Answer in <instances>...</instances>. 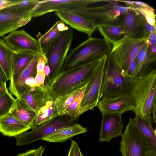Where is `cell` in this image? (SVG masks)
Segmentation results:
<instances>
[{
  "label": "cell",
  "mask_w": 156,
  "mask_h": 156,
  "mask_svg": "<svg viewBox=\"0 0 156 156\" xmlns=\"http://www.w3.org/2000/svg\"><path fill=\"white\" fill-rule=\"evenodd\" d=\"M101 59L63 70L45 85L55 98L81 88L89 83Z\"/></svg>",
  "instance_id": "1"
},
{
  "label": "cell",
  "mask_w": 156,
  "mask_h": 156,
  "mask_svg": "<svg viewBox=\"0 0 156 156\" xmlns=\"http://www.w3.org/2000/svg\"><path fill=\"white\" fill-rule=\"evenodd\" d=\"M156 70L153 69L132 83L128 93L135 105L133 111L143 115L150 114L156 103Z\"/></svg>",
  "instance_id": "2"
},
{
  "label": "cell",
  "mask_w": 156,
  "mask_h": 156,
  "mask_svg": "<svg viewBox=\"0 0 156 156\" xmlns=\"http://www.w3.org/2000/svg\"><path fill=\"white\" fill-rule=\"evenodd\" d=\"M103 3L95 7H86L69 11L92 21L98 26L100 25H120L124 14L129 10L135 9L123 3L121 4L118 0H104Z\"/></svg>",
  "instance_id": "3"
},
{
  "label": "cell",
  "mask_w": 156,
  "mask_h": 156,
  "mask_svg": "<svg viewBox=\"0 0 156 156\" xmlns=\"http://www.w3.org/2000/svg\"><path fill=\"white\" fill-rule=\"evenodd\" d=\"M112 46L105 39L89 37L68 54L63 70L82 65L108 55Z\"/></svg>",
  "instance_id": "4"
},
{
  "label": "cell",
  "mask_w": 156,
  "mask_h": 156,
  "mask_svg": "<svg viewBox=\"0 0 156 156\" xmlns=\"http://www.w3.org/2000/svg\"><path fill=\"white\" fill-rule=\"evenodd\" d=\"M131 84L124 71L110 53L105 63L99 100L128 93Z\"/></svg>",
  "instance_id": "5"
},
{
  "label": "cell",
  "mask_w": 156,
  "mask_h": 156,
  "mask_svg": "<svg viewBox=\"0 0 156 156\" xmlns=\"http://www.w3.org/2000/svg\"><path fill=\"white\" fill-rule=\"evenodd\" d=\"M73 39V29L70 27L68 30L61 32L47 51L46 55L47 64L49 67L50 73L47 76L46 83L62 71Z\"/></svg>",
  "instance_id": "6"
},
{
  "label": "cell",
  "mask_w": 156,
  "mask_h": 156,
  "mask_svg": "<svg viewBox=\"0 0 156 156\" xmlns=\"http://www.w3.org/2000/svg\"><path fill=\"white\" fill-rule=\"evenodd\" d=\"M120 145L119 151L122 156H146L148 151L154 150L131 118L121 136Z\"/></svg>",
  "instance_id": "7"
},
{
  "label": "cell",
  "mask_w": 156,
  "mask_h": 156,
  "mask_svg": "<svg viewBox=\"0 0 156 156\" xmlns=\"http://www.w3.org/2000/svg\"><path fill=\"white\" fill-rule=\"evenodd\" d=\"M146 40L145 39H133L126 35L112 44L110 54L126 74Z\"/></svg>",
  "instance_id": "8"
},
{
  "label": "cell",
  "mask_w": 156,
  "mask_h": 156,
  "mask_svg": "<svg viewBox=\"0 0 156 156\" xmlns=\"http://www.w3.org/2000/svg\"><path fill=\"white\" fill-rule=\"evenodd\" d=\"M77 119H73L67 115H58L35 129L15 136L16 144L18 146L27 145L42 140L60 128L76 123Z\"/></svg>",
  "instance_id": "9"
},
{
  "label": "cell",
  "mask_w": 156,
  "mask_h": 156,
  "mask_svg": "<svg viewBox=\"0 0 156 156\" xmlns=\"http://www.w3.org/2000/svg\"><path fill=\"white\" fill-rule=\"evenodd\" d=\"M108 55L102 57L86 88L77 116L97 106Z\"/></svg>",
  "instance_id": "10"
},
{
  "label": "cell",
  "mask_w": 156,
  "mask_h": 156,
  "mask_svg": "<svg viewBox=\"0 0 156 156\" xmlns=\"http://www.w3.org/2000/svg\"><path fill=\"white\" fill-rule=\"evenodd\" d=\"M96 0H39L31 11V17H36L53 12L72 11L87 7L98 2Z\"/></svg>",
  "instance_id": "11"
},
{
  "label": "cell",
  "mask_w": 156,
  "mask_h": 156,
  "mask_svg": "<svg viewBox=\"0 0 156 156\" xmlns=\"http://www.w3.org/2000/svg\"><path fill=\"white\" fill-rule=\"evenodd\" d=\"M3 39L14 51H27L41 54L38 40L24 30L14 31L3 37Z\"/></svg>",
  "instance_id": "12"
},
{
  "label": "cell",
  "mask_w": 156,
  "mask_h": 156,
  "mask_svg": "<svg viewBox=\"0 0 156 156\" xmlns=\"http://www.w3.org/2000/svg\"><path fill=\"white\" fill-rule=\"evenodd\" d=\"M144 17L136 9L126 11L123 14L120 25L126 35L135 39L148 38L144 27Z\"/></svg>",
  "instance_id": "13"
},
{
  "label": "cell",
  "mask_w": 156,
  "mask_h": 156,
  "mask_svg": "<svg viewBox=\"0 0 156 156\" xmlns=\"http://www.w3.org/2000/svg\"><path fill=\"white\" fill-rule=\"evenodd\" d=\"M102 119L99 134L100 142L109 143L114 138L122 134L123 122L121 114L101 112Z\"/></svg>",
  "instance_id": "14"
},
{
  "label": "cell",
  "mask_w": 156,
  "mask_h": 156,
  "mask_svg": "<svg viewBox=\"0 0 156 156\" xmlns=\"http://www.w3.org/2000/svg\"><path fill=\"white\" fill-rule=\"evenodd\" d=\"M97 106L101 112H105L122 115L129 111H133L135 105L129 94L114 97L104 98L98 101Z\"/></svg>",
  "instance_id": "15"
},
{
  "label": "cell",
  "mask_w": 156,
  "mask_h": 156,
  "mask_svg": "<svg viewBox=\"0 0 156 156\" xmlns=\"http://www.w3.org/2000/svg\"><path fill=\"white\" fill-rule=\"evenodd\" d=\"M41 54H36L31 61L21 72L12 75L10 79L9 90L10 93L17 98H20L28 86L26 81L30 77L35 78L37 74V66Z\"/></svg>",
  "instance_id": "16"
},
{
  "label": "cell",
  "mask_w": 156,
  "mask_h": 156,
  "mask_svg": "<svg viewBox=\"0 0 156 156\" xmlns=\"http://www.w3.org/2000/svg\"><path fill=\"white\" fill-rule=\"evenodd\" d=\"M32 18L31 11L23 13L0 11V37L25 25Z\"/></svg>",
  "instance_id": "17"
},
{
  "label": "cell",
  "mask_w": 156,
  "mask_h": 156,
  "mask_svg": "<svg viewBox=\"0 0 156 156\" xmlns=\"http://www.w3.org/2000/svg\"><path fill=\"white\" fill-rule=\"evenodd\" d=\"M58 115L55 103V98L49 92L46 85L43 98L37 116L31 125L30 129H35Z\"/></svg>",
  "instance_id": "18"
},
{
  "label": "cell",
  "mask_w": 156,
  "mask_h": 156,
  "mask_svg": "<svg viewBox=\"0 0 156 156\" xmlns=\"http://www.w3.org/2000/svg\"><path fill=\"white\" fill-rule=\"evenodd\" d=\"M55 15L70 27L87 34L89 37L96 30L97 26L92 21L69 11L55 12Z\"/></svg>",
  "instance_id": "19"
},
{
  "label": "cell",
  "mask_w": 156,
  "mask_h": 156,
  "mask_svg": "<svg viewBox=\"0 0 156 156\" xmlns=\"http://www.w3.org/2000/svg\"><path fill=\"white\" fill-rule=\"evenodd\" d=\"M9 112L0 117V132L5 136H14L30 129Z\"/></svg>",
  "instance_id": "20"
},
{
  "label": "cell",
  "mask_w": 156,
  "mask_h": 156,
  "mask_svg": "<svg viewBox=\"0 0 156 156\" xmlns=\"http://www.w3.org/2000/svg\"><path fill=\"white\" fill-rule=\"evenodd\" d=\"M87 131L86 128L78 123L60 128L42 140L48 142L63 143L73 136Z\"/></svg>",
  "instance_id": "21"
},
{
  "label": "cell",
  "mask_w": 156,
  "mask_h": 156,
  "mask_svg": "<svg viewBox=\"0 0 156 156\" xmlns=\"http://www.w3.org/2000/svg\"><path fill=\"white\" fill-rule=\"evenodd\" d=\"M10 112L25 125L30 127L37 115V113L21 98H16Z\"/></svg>",
  "instance_id": "22"
},
{
  "label": "cell",
  "mask_w": 156,
  "mask_h": 156,
  "mask_svg": "<svg viewBox=\"0 0 156 156\" xmlns=\"http://www.w3.org/2000/svg\"><path fill=\"white\" fill-rule=\"evenodd\" d=\"M136 59L135 80L146 73L150 65L155 60L156 54L152 52L151 47L145 42L139 52Z\"/></svg>",
  "instance_id": "23"
},
{
  "label": "cell",
  "mask_w": 156,
  "mask_h": 156,
  "mask_svg": "<svg viewBox=\"0 0 156 156\" xmlns=\"http://www.w3.org/2000/svg\"><path fill=\"white\" fill-rule=\"evenodd\" d=\"M133 119L138 128L147 139L153 150L156 151V129L153 128L150 114L144 116L136 114Z\"/></svg>",
  "instance_id": "24"
},
{
  "label": "cell",
  "mask_w": 156,
  "mask_h": 156,
  "mask_svg": "<svg viewBox=\"0 0 156 156\" xmlns=\"http://www.w3.org/2000/svg\"><path fill=\"white\" fill-rule=\"evenodd\" d=\"M46 87L45 84L37 87L28 86L20 98L37 113L43 98Z\"/></svg>",
  "instance_id": "25"
},
{
  "label": "cell",
  "mask_w": 156,
  "mask_h": 156,
  "mask_svg": "<svg viewBox=\"0 0 156 156\" xmlns=\"http://www.w3.org/2000/svg\"><path fill=\"white\" fill-rule=\"evenodd\" d=\"M13 51L5 43L0 39V65L8 80L12 75V65Z\"/></svg>",
  "instance_id": "26"
},
{
  "label": "cell",
  "mask_w": 156,
  "mask_h": 156,
  "mask_svg": "<svg viewBox=\"0 0 156 156\" xmlns=\"http://www.w3.org/2000/svg\"><path fill=\"white\" fill-rule=\"evenodd\" d=\"M36 54L27 51H14L12 59V75L21 72L28 65Z\"/></svg>",
  "instance_id": "27"
},
{
  "label": "cell",
  "mask_w": 156,
  "mask_h": 156,
  "mask_svg": "<svg viewBox=\"0 0 156 156\" xmlns=\"http://www.w3.org/2000/svg\"><path fill=\"white\" fill-rule=\"evenodd\" d=\"M97 28L104 39L111 44L126 35L120 25H100Z\"/></svg>",
  "instance_id": "28"
},
{
  "label": "cell",
  "mask_w": 156,
  "mask_h": 156,
  "mask_svg": "<svg viewBox=\"0 0 156 156\" xmlns=\"http://www.w3.org/2000/svg\"><path fill=\"white\" fill-rule=\"evenodd\" d=\"M58 23V21L38 39L41 54L45 56L48 50L54 43L61 32L57 28Z\"/></svg>",
  "instance_id": "29"
},
{
  "label": "cell",
  "mask_w": 156,
  "mask_h": 156,
  "mask_svg": "<svg viewBox=\"0 0 156 156\" xmlns=\"http://www.w3.org/2000/svg\"><path fill=\"white\" fill-rule=\"evenodd\" d=\"M88 84L81 88L70 104L65 111L63 115L69 116L73 119H77V113Z\"/></svg>",
  "instance_id": "30"
},
{
  "label": "cell",
  "mask_w": 156,
  "mask_h": 156,
  "mask_svg": "<svg viewBox=\"0 0 156 156\" xmlns=\"http://www.w3.org/2000/svg\"><path fill=\"white\" fill-rule=\"evenodd\" d=\"M81 88L76 89L68 94L55 98V103L59 115H63L65 111L70 104Z\"/></svg>",
  "instance_id": "31"
},
{
  "label": "cell",
  "mask_w": 156,
  "mask_h": 156,
  "mask_svg": "<svg viewBox=\"0 0 156 156\" xmlns=\"http://www.w3.org/2000/svg\"><path fill=\"white\" fill-rule=\"evenodd\" d=\"M39 0H22L19 4L9 6L0 10L16 13H23L31 11L37 6Z\"/></svg>",
  "instance_id": "32"
},
{
  "label": "cell",
  "mask_w": 156,
  "mask_h": 156,
  "mask_svg": "<svg viewBox=\"0 0 156 156\" xmlns=\"http://www.w3.org/2000/svg\"><path fill=\"white\" fill-rule=\"evenodd\" d=\"M16 101L9 91L0 94V117L10 112Z\"/></svg>",
  "instance_id": "33"
},
{
  "label": "cell",
  "mask_w": 156,
  "mask_h": 156,
  "mask_svg": "<svg viewBox=\"0 0 156 156\" xmlns=\"http://www.w3.org/2000/svg\"><path fill=\"white\" fill-rule=\"evenodd\" d=\"M135 9L144 16L148 23L156 27L155 14L153 7H140L136 5Z\"/></svg>",
  "instance_id": "34"
},
{
  "label": "cell",
  "mask_w": 156,
  "mask_h": 156,
  "mask_svg": "<svg viewBox=\"0 0 156 156\" xmlns=\"http://www.w3.org/2000/svg\"><path fill=\"white\" fill-rule=\"evenodd\" d=\"M71 140L70 147L67 156H83L78 144L73 140Z\"/></svg>",
  "instance_id": "35"
},
{
  "label": "cell",
  "mask_w": 156,
  "mask_h": 156,
  "mask_svg": "<svg viewBox=\"0 0 156 156\" xmlns=\"http://www.w3.org/2000/svg\"><path fill=\"white\" fill-rule=\"evenodd\" d=\"M47 63L46 57L41 54L40 55L37 66V74L44 72V69Z\"/></svg>",
  "instance_id": "36"
},
{
  "label": "cell",
  "mask_w": 156,
  "mask_h": 156,
  "mask_svg": "<svg viewBox=\"0 0 156 156\" xmlns=\"http://www.w3.org/2000/svg\"><path fill=\"white\" fill-rule=\"evenodd\" d=\"M46 74L44 72L36 74L34 79V83L33 86H40L44 84Z\"/></svg>",
  "instance_id": "37"
},
{
  "label": "cell",
  "mask_w": 156,
  "mask_h": 156,
  "mask_svg": "<svg viewBox=\"0 0 156 156\" xmlns=\"http://www.w3.org/2000/svg\"><path fill=\"white\" fill-rule=\"evenodd\" d=\"M156 32L151 34L146 41V42L151 46L156 45Z\"/></svg>",
  "instance_id": "38"
},
{
  "label": "cell",
  "mask_w": 156,
  "mask_h": 156,
  "mask_svg": "<svg viewBox=\"0 0 156 156\" xmlns=\"http://www.w3.org/2000/svg\"><path fill=\"white\" fill-rule=\"evenodd\" d=\"M57 27L58 30L61 32L66 30L69 28L66 26L65 23L60 20L58 21Z\"/></svg>",
  "instance_id": "39"
},
{
  "label": "cell",
  "mask_w": 156,
  "mask_h": 156,
  "mask_svg": "<svg viewBox=\"0 0 156 156\" xmlns=\"http://www.w3.org/2000/svg\"><path fill=\"white\" fill-rule=\"evenodd\" d=\"M36 151V149L30 150L16 156H35Z\"/></svg>",
  "instance_id": "40"
},
{
  "label": "cell",
  "mask_w": 156,
  "mask_h": 156,
  "mask_svg": "<svg viewBox=\"0 0 156 156\" xmlns=\"http://www.w3.org/2000/svg\"><path fill=\"white\" fill-rule=\"evenodd\" d=\"M0 80L6 83L9 80L7 76L0 65Z\"/></svg>",
  "instance_id": "41"
},
{
  "label": "cell",
  "mask_w": 156,
  "mask_h": 156,
  "mask_svg": "<svg viewBox=\"0 0 156 156\" xmlns=\"http://www.w3.org/2000/svg\"><path fill=\"white\" fill-rule=\"evenodd\" d=\"M8 90L6 85V83L0 80V94L6 92Z\"/></svg>",
  "instance_id": "42"
},
{
  "label": "cell",
  "mask_w": 156,
  "mask_h": 156,
  "mask_svg": "<svg viewBox=\"0 0 156 156\" xmlns=\"http://www.w3.org/2000/svg\"><path fill=\"white\" fill-rule=\"evenodd\" d=\"M45 150V147L41 146L36 149L35 156H42L43 152Z\"/></svg>",
  "instance_id": "43"
},
{
  "label": "cell",
  "mask_w": 156,
  "mask_h": 156,
  "mask_svg": "<svg viewBox=\"0 0 156 156\" xmlns=\"http://www.w3.org/2000/svg\"><path fill=\"white\" fill-rule=\"evenodd\" d=\"M137 6L140 7H150L151 6L147 3L140 1H132Z\"/></svg>",
  "instance_id": "44"
},
{
  "label": "cell",
  "mask_w": 156,
  "mask_h": 156,
  "mask_svg": "<svg viewBox=\"0 0 156 156\" xmlns=\"http://www.w3.org/2000/svg\"><path fill=\"white\" fill-rule=\"evenodd\" d=\"M156 103H155L152 107L151 113L153 114V119L154 122L155 123H156Z\"/></svg>",
  "instance_id": "45"
},
{
  "label": "cell",
  "mask_w": 156,
  "mask_h": 156,
  "mask_svg": "<svg viewBox=\"0 0 156 156\" xmlns=\"http://www.w3.org/2000/svg\"><path fill=\"white\" fill-rule=\"evenodd\" d=\"M146 156H156V151L153 150H151L147 152Z\"/></svg>",
  "instance_id": "46"
},
{
  "label": "cell",
  "mask_w": 156,
  "mask_h": 156,
  "mask_svg": "<svg viewBox=\"0 0 156 156\" xmlns=\"http://www.w3.org/2000/svg\"><path fill=\"white\" fill-rule=\"evenodd\" d=\"M9 0H0V5L2 4L3 3L8 2L10 1Z\"/></svg>",
  "instance_id": "47"
}]
</instances>
